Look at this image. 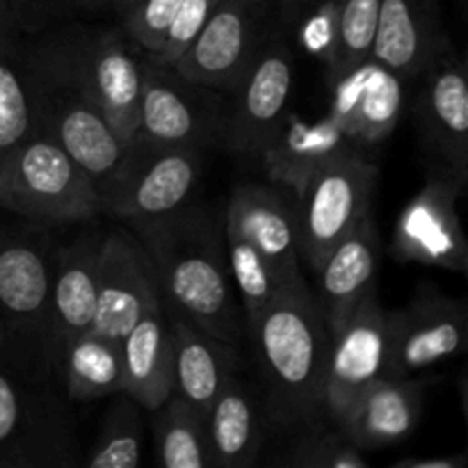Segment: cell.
Returning a JSON list of instances; mask_svg holds the SVG:
<instances>
[{
	"label": "cell",
	"mask_w": 468,
	"mask_h": 468,
	"mask_svg": "<svg viewBox=\"0 0 468 468\" xmlns=\"http://www.w3.org/2000/svg\"><path fill=\"white\" fill-rule=\"evenodd\" d=\"M142 460V423L135 411V400L123 398L110 410L99 441L87 457L91 468H135Z\"/></svg>",
	"instance_id": "obj_31"
},
{
	"label": "cell",
	"mask_w": 468,
	"mask_h": 468,
	"mask_svg": "<svg viewBox=\"0 0 468 468\" xmlns=\"http://www.w3.org/2000/svg\"><path fill=\"white\" fill-rule=\"evenodd\" d=\"M379 21V0H341L338 5V50L329 76L356 67L373 55Z\"/></svg>",
	"instance_id": "obj_32"
},
{
	"label": "cell",
	"mask_w": 468,
	"mask_h": 468,
	"mask_svg": "<svg viewBox=\"0 0 468 468\" xmlns=\"http://www.w3.org/2000/svg\"><path fill=\"white\" fill-rule=\"evenodd\" d=\"M199 165V149H154L131 142L126 167L103 213L133 224L178 210L195 190Z\"/></svg>",
	"instance_id": "obj_13"
},
{
	"label": "cell",
	"mask_w": 468,
	"mask_h": 468,
	"mask_svg": "<svg viewBox=\"0 0 468 468\" xmlns=\"http://www.w3.org/2000/svg\"><path fill=\"white\" fill-rule=\"evenodd\" d=\"M283 23H277L247 69L236 103L224 117L222 137L242 155H259L288 114L292 91V53L283 39Z\"/></svg>",
	"instance_id": "obj_8"
},
{
	"label": "cell",
	"mask_w": 468,
	"mask_h": 468,
	"mask_svg": "<svg viewBox=\"0 0 468 468\" xmlns=\"http://www.w3.org/2000/svg\"><path fill=\"white\" fill-rule=\"evenodd\" d=\"M0 0V167L32 133L30 94L26 78V44Z\"/></svg>",
	"instance_id": "obj_27"
},
{
	"label": "cell",
	"mask_w": 468,
	"mask_h": 468,
	"mask_svg": "<svg viewBox=\"0 0 468 468\" xmlns=\"http://www.w3.org/2000/svg\"><path fill=\"white\" fill-rule=\"evenodd\" d=\"M355 151H361V146L329 114L318 122H306L288 110L259 158L270 181L300 199L315 174Z\"/></svg>",
	"instance_id": "obj_18"
},
{
	"label": "cell",
	"mask_w": 468,
	"mask_h": 468,
	"mask_svg": "<svg viewBox=\"0 0 468 468\" xmlns=\"http://www.w3.org/2000/svg\"><path fill=\"white\" fill-rule=\"evenodd\" d=\"M277 23V0H219L172 67L197 85L233 94Z\"/></svg>",
	"instance_id": "obj_5"
},
{
	"label": "cell",
	"mask_w": 468,
	"mask_h": 468,
	"mask_svg": "<svg viewBox=\"0 0 468 468\" xmlns=\"http://www.w3.org/2000/svg\"><path fill=\"white\" fill-rule=\"evenodd\" d=\"M219 91L183 78L172 64L142 59L140 122L133 142L154 149H201L222 135Z\"/></svg>",
	"instance_id": "obj_6"
},
{
	"label": "cell",
	"mask_w": 468,
	"mask_h": 468,
	"mask_svg": "<svg viewBox=\"0 0 468 468\" xmlns=\"http://www.w3.org/2000/svg\"><path fill=\"white\" fill-rule=\"evenodd\" d=\"M23 423V402L12 379L0 373V452L18 439ZM3 466V464H0Z\"/></svg>",
	"instance_id": "obj_38"
},
{
	"label": "cell",
	"mask_w": 468,
	"mask_h": 468,
	"mask_svg": "<svg viewBox=\"0 0 468 468\" xmlns=\"http://www.w3.org/2000/svg\"><path fill=\"white\" fill-rule=\"evenodd\" d=\"M464 343V304L434 288H420L405 309L388 314L384 378H411L428 366L460 355Z\"/></svg>",
	"instance_id": "obj_12"
},
{
	"label": "cell",
	"mask_w": 468,
	"mask_h": 468,
	"mask_svg": "<svg viewBox=\"0 0 468 468\" xmlns=\"http://www.w3.org/2000/svg\"><path fill=\"white\" fill-rule=\"evenodd\" d=\"M155 272L160 295L174 315L219 341L240 336L236 297L222 231L204 210L178 208L133 222Z\"/></svg>",
	"instance_id": "obj_2"
},
{
	"label": "cell",
	"mask_w": 468,
	"mask_h": 468,
	"mask_svg": "<svg viewBox=\"0 0 468 468\" xmlns=\"http://www.w3.org/2000/svg\"><path fill=\"white\" fill-rule=\"evenodd\" d=\"M158 309L165 302L144 247L123 231L108 233L99 245L91 329L122 346L123 336Z\"/></svg>",
	"instance_id": "obj_10"
},
{
	"label": "cell",
	"mask_w": 468,
	"mask_h": 468,
	"mask_svg": "<svg viewBox=\"0 0 468 468\" xmlns=\"http://www.w3.org/2000/svg\"><path fill=\"white\" fill-rule=\"evenodd\" d=\"M224 247H227L229 274L238 288L245 309V320H254L274 297L286 291V283L277 274L268 259L240 233L224 227Z\"/></svg>",
	"instance_id": "obj_30"
},
{
	"label": "cell",
	"mask_w": 468,
	"mask_h": 468,
	"mask_svg": "<svg viewBox=\"0 0 468 468\" xmlns=\"http://www.w3.org/2000/svg\"><path fill=\"white\" fill-rule=\"evenodd\" d=\"M379 263V238L373 218L364 215L355 229L334 247L318 268L320 306L329 334L336 332L375 288Z\"/></svg>",
	"instance_id": "obj_21"
},
{
	"label": "cell",
	"mask_w": 468,
	"mask_h": 468,
	"mask_svg": "<svg viewBox=\"0 0 468 468\" xmlns=\"http://www.w3.org/2000/svg\"><path fill=\"white\" fill-rule=\"evenodd\" d=\"M388 347V311L378 291L359 302L350 318L332 332L324 370V414L341 423L361 393L384 378Z\"/></svg>",
	"instance_id": "obj_11"
},
{
	"label": "cell",
	"mask_w": 468,
	"mask_h": 468,
	"mask_svg": "<svg viewBox=\"0 0 468 468\" xmlns=\"http://www.w3.org/2000/svg\"><path fill=\"white\" fill-rule=\"evenodd\" d=\"M464 190L466 186L455 174L437 165L398 219L393 236L396 254L405 261L464 272L468 242L457 213Z\"/></svg>",
	"instance_id": "obj_9"
},
{
	"label": "cell",
	"mask_w": 468,
	"mask_h": 468,
	"mask_svg": "<svg viewBox=\"0 0 468 468\" xmlns=\"http://www.w3.org/2000/svg\"><path fill=\"white\" fill-rule=\"evenodd\" d=\"M224 227L247 238L286 286L304 282L297 199L288 197L283 187L240 186L229 201Z\"/></svg>",
	"instance_id": "obj_15"
},
{
	"label": "cell",
	"mask_w": 468,
	"mask_h": 468,
	"mask_svg": "<svg viewBox=\"0 0 468 468\" xmlns=\"http://www.w3.org/2000/svg\"><path fill=\"white\" fill-rule=\"evenodd\" d=\"M32 133L53 140L90 176L103 210L126 167L128 146L96 103L80 62L76 35H55L26 46Z\"/></svg>",
	"instance_id": "obj_1"
},
{
	"label": "cell",
	"mask_w": 468,
	"mask_h": 468,
	"mask_svg": "<svg viewBox=\"0 0 468 468\" xmlns=\"http://www.w3.org/2000/svg\"><path fill=\"white\" fill-rule=\"evenodd\" d=\"M451 48L441 0H379L373 55L398 76L419 78L430 62Z\"/></svg>",
	"instance_id": "obj_19"
},
{
	"label": "cell",
	"mask_w": 468,
	"mask_h": 468,
	"mask_svg": "<svg viewBox=\"0 0 468 468\" xmlns=\"http://www.w3.org/2000/svg\"><path fill=\"white\" fill-rule=\"evenodd\" d=\"M286 464L292 468H368V460L341 430H314L292 446Z\"/></svg>",
	"instance_id": "obj_33"
},
{
	"label": "cell",
	"mask_w": 468,
	"mask_h": 468,
	"mask_svg": "<svg viewBox=\"0 0 468 468\" xmlns=\"http://www.w3.org/2000/svg\"><path fill=\"white\" fill-rule=\"evenodd\" d=\"M122 393L146 410H160L172 396L174 338L165 309L151 311L122 341Z\"/></svg>",
	"instance_id": "obj_25"
},
{
	"label": "cell",
	"mask_w": 468,
	"mask_h": 468,
	"mask_svg": "<svg viewBox=\"0 0 468 468\" xmlns=\"http://www.w3.org/2000/svg\"><path fill=\"white\" fill-rule=\"evenodd\" d=\"M78 62L82 76L103 110L105 119L123 144H131L140 122L142 59L133 55L119 32L76 35Z\"/></svg>",
	"instance_id": "obj_17"
},
{
	"label": "cell",
	"mask_w": 468,
	"mask_h": 468,
	"mask_svg": "<svg viewBox=\"0 0 468 468\" xmlns=\"http://www.w3.org/2000/svg\"><path fill=\"white\" fill-rule=\"evenodd\" d=\"M108 7H112V0H73V9H80V12L96 14Z\"/></svg>",
	"instance_id": "obj_41"
},
{
	"label": "cell",
	"mask_w": 468,
	"mask_h": 468,
	"mask_svg": "<svg viewBox=\"0 0 468 468\" xmlns=\"http://www.w3.org/2000/svg\"><path fill=\"white\" fill-rule=\"evenodd\" d=\"M423 414V384L411 378H379L352 405L338 430L359 451L402 441L414 432Z\"/></svg>",
	"instance_id": "obj_22"
},
{
	"label": "cell",
	"mask_w": 468,
	"mask_h": 468,
	"mask_svg": "<svg viewBox=\"0 0 468 468\" xmlns=\"http://www.w3.org/2000/svg\"><path fill=\"white\" fill-rule=\"evenodd\" d=\"M213 466L245 468L256 462L263 443L261 414L250 388L233 378L204 416Z\"/></svg>",
	"instance_id": "obj_26"
},
{
	"label": "cell",
	"mask_w": 468,
	"mask_h": 468,
	"mask_svg": "<svg viewBox=\"0 0 468 468\" xmlns=\"http://www.w3.org/2000/svg\"><path fill=\"white\" fill-rule=\"evenodd\" d=\"M55 368L62 373L69 396L76 400H96L123 388L122 346L94 329L69 343Z\"/></svg>",
	"instance_id": "obj_28"
},
{
	"label": "cell",
	"mask_w": 468,
	"mask_h": 468,
	"mask_svg": "<svg viewBox=\"0 0 468 468\" xmlns=\"http://www.w3.org/2000/svg\"><path fill=\"white\" fill-rule=\"evenodd\" d=\"M155 462L165 468L213 466L204 416L178 396H169L160 407L155 423Z\"/></svg>",
	"instance_id": "obj_29"
},
{
	"label": "cell",
	"mask_w": 468,
	"mask_h": 468,
	"mask_svg": "<svg viewBox=\"0 0 468 468\" xmlns=\"http://www.w3.org/2000/svg\"><path fill=\"white\" fill-rule=\"evenodd\" d=\"M314 3L315 0H277L279 21H282L283 26H295L297 18H300Z\"/></svg>",
	"instance_id": "obj_40"
},
{
	"label": "cell",
	"mask_w": 468,
	"mask_h": 468,
	"mask_svg": "<svg viewBox=\"0 0 468 468\" xmlns=\"http://www.w3.org/2000/svg\"><path fill=\"white\" fill-rule=\"evenodd\" d=\"M247 327L272 419L283 425L314 420L324 411V370L332 343L318 297L306 282L286 288Z\"/></svg>",
	"instance_id": "obj_3"
},
{
	"label": "cell",
	"mask_w": 468,
	"mask_h": 468,
	"mask_svg": "<svg viewBox=\"0 0 468 468\" xmlns=\"http://www.w3.org/2000/svg\"><path fill=\"white\" fill-rule=\"evenodd\" d=\"M332 108L329 117L359 146L387 140L400 122L405 91L402 78L375 58L329 76Z\"/></svg>",
	"instance_id": "obj_16"
},
{
	"label": "cell",
	"mask_w": 468,
	"mask_h": 468,
	"mask_svg": "<svg viewBox=\"0 0 468 468\" xmlns=\"http://www.w3.org/2000/svg\"><path fill=\"white\" fill-rule=\"evenodd\" d=\"M181 0H137L123 16L126 35L144 50L155 55L167 37Z\"/></svg>",
	"instance_id": "obj_35"
},
{
	"label": "cell",
	"mask_w": 468,
	"mask_h": 468,
	"mask_svg": "<svg viewBox=\"0 0 468 468\" xmlns=\"http://www.w3.org/2000/svg\"><path fill=\"white\" fill-rule=\"evenodd\" d=\"M378 181V165L361 151L347 154L314 176L297 199L300 254L314 272L329 251L368 215L370 197Z\"/></svg>",
	"instance_id": "obj_7"
},
{
	"label": "cell",
	"mask_w": 468,
	"mask_h": 468,
	"mask_svg": "<svg viewBox=\"0 0 468 468\" xmlns=\"http://www.w3.org/2000/svg\"><path fill=\"white\" fill-rule=\"evenodd\" d=\"M219 0H181L176 9V16H174L172 26H169L167 37H165L163 46L155 55H151L154 59L163 64H174L183 53H186L187 46L192 44L199 30L204 27V23L208 21V16L213 14V9L218 7Z\"/></svg>",
	"instance_id": "obj_36"
},
{
	"label": "cell",
	"mask_w": 468,
	"mask_h": 468,
	"mask_svg": "<svg viewBox=\"0 0 468 468\" xmlns=\"http://www.w3.org/2000/svg\"><path fill=\"white\" fill-rule=\"evenodd\" d=\"M416 101L420 135L439 167L468 183V80L462 55L443 50L423 69Z\"/></svg>",
	"instance_id": "obj_14"
},
{
	"label": "cell",
	"mask_w": 468,
	"mask_h": 468,
	"mask_svg": "<svg viewBox=\"0 0 468 468\" xmlns=\"http://www.w3.org/2000/svg\"><path fill=\"white\" fill-rule=\"evenodd\" d=\"M53 268L39 247L0 238V318L23 336L48 332Z\"/></svg>",
	"instance_id": "obj_23"
},
{
	"label": "cell",
	"mask_w": 468,
	"mask_h": 468,
	"mask_svg": "<svg viewBox=\"0 0 468 468\" xmlns=\"http://www.w3.org/2000/svg\"><path fill=\"white\" fill-rule=\"evenodd\" d=\"M169 329L174 338L172 396L206 416L219 391L236 378V355L229 343L178 315L169 318Z\"/></svg>",
	"instance_id": "obj_24"
},
{
	"label": "cell",
	"mask_w": 468,
	"mask_h": 468,
	"mask_svg": "<svg viewBox=\"0 0 468 468\" xmlns=\"http://www.w3.org/2000/svg\"><path fill=\"white\" fill-rule=\"evenodd\" d=\"M3 3L23 35L46 30L73 9V0H3Z\"/></svg>",
	"instance_id": "obj_37"
},
{
	"label": "cell",
	"mask_w": 468,
	"mask_h": 468,
	"mask_svg": "<svg viewBox=\"0 0 468 468\" xmlns=\"http://www.w3.org/2000/svg\"><path fill=\"white\" fill-rule=\"evenodd\" d=\"M135 3L137 0H112V9L119 14H126Z\"/></svg>",
	"instance_id": "obj_42"
},
{
	"label": "cell",
	"mask_w": 468,
	"mask_h": 468,
	"mask_svg": "<svg viewBox=\"0 0 468 468\" xmlns=\"http://www.w3.org/2000/svg\"><path fill=\"white\" fill-rule=\"evenodd\" d=\"M0 206L41 224H71L103 213L85 172L44 135L30 133L0 167Z\"/></svg>",
	"instance_id": "obj_4"
},
{
	"label": "cell",
	"mask_w": 468,
	"mask_h": 468,
	"mask_svg": "<svg viewBox=\"0 0 468 468\" xmlns=\"http://www.w3.org/2000/svg\"><path fill=\"white\" fill-rule=\"evenodd\" d=\"M99 245V238H80L59 254L58 268L53 270L48 332H46V350L53 366L64 347L91 329L94 323Z\"/></svg>",
	"instance_id": "obj_20"
},
{
	"label": "cell",
	"mask_w": 468,
	"mask_h": 468,
	"mask_svg": "<svg viewBox=\"0 0 468 468\" xmlns=\"http://www.w3.org/2000/svg\"><path fill=\"white\" fill-rule=\"evenodd\" d=\"M338 5L341 0H315L295 23L300 46L320 59L327 71H332L336 64Z\"/></svg>",
	"instance_id": "obj_34"
},
{
	"label": "cell",
	"mask_w": 468,
	"mask_h": 468,
	"mask_svg": "<svg viewBox=\"0 0 468 468\" xmlns=\"http://www.w3.org/2000/svg\"><path fill=\"white\" fill-rule=\"evenodd\" d=\"M466 457H437V460H400L393 464V468H464Z\"/></svg>",
	"instance_id": "obj_39"
}]
</instances>
